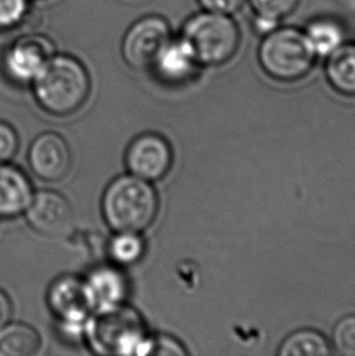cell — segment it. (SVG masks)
Segmentation results:
<instances>
[{"mask_svg": "<svg viewBox=\"0 0 355 356\" xmlns=\"http://www.w3.org/2000/svg\"><path fill=\"white\" fill-rule=\"evenodd\" d=\"M48 304L65 327H82L96 309L87 281L76 276L58 277L49 289Z\"/></svg>", "mask_w": 355, "mask_h": 356, "instance_id": "obj_8", "label": "cell"}, {"mask_svg": "<svg viewBox=\"0 0 355 356\" xmlns=\"http://www.w3.org/2000/svg\"><path fill=\"white\" fill-rule=\"evenodd\" d=\"M325 58L330 87L343 97H355V42H343Z\"/></svg>", "mask_w": 355, "mask_h": 356, "instance_id": "obj_14", "label": "cell"}, {"mask_svg": "<svg viewBox=\"0 0 355 356\" xmlns=\"http://www.w3.org/2000/svg\"><path fill=\"white\" fill-rule=\"evenodd\" d=\"M27 222L36 232L48 237L66 236L72 230L74 214L71 203L61 193H36L26 209Z\"/></svg>", "mask_w": 355, "mask_h": 356, "instance_id": "obj_10", "label": "cell"}, {"mask_svg": "<svg viewBox=\"0 0 355 356\" xmlns=\"http://www.w3.org/2000/svg\"><path fill=\"white\" fill-rule=\"evenodd\" d=\"M29 15V0H0V32L19 27Z\"/></svg>", "mask_w": 355, "mask_h": 356, "instance_id": "obj_21", "label": "cell"}, {"mask_svg": "<svg viewBox=\"0 0 355 356\" xmlns=\"http://www.w3.org/2000/svg\"><path fill=\"white\" fill-rule=\"evenodd\" d=\"M33 195L31 181L19 169L0 163V218H15L26 212Z\"/></svg>", "mask_w": 355, "mask_h": 356, "instance_id": "obj_13", "label": "cell"}, {"mask_svg": "<svg viewBox=\"0 0 355 356\" xmlns=\"http://www.w3.org/2000/svg\"><path fill=\"white\" fill-rule=\"evenodd\" d=\"M40 348V338L26 323H6L0 328V356H32Z\"/></svg>", "mask_w": 355, "mask_h": 356, "instance_id": "obj_16", "label": "cell"}, {"mask_svg": "<svg viewBox=\"0 0 355 356\" xmlns=\"http://www.w3.org/2000/svg\"><path fill=\"white\" fill-rule=\"evenodd\" d=\"M198 67L200 63L187 42L182 37H172L155 58L151 70L164 83L182 84L190 81Z\"/></svg>", "mask_w": 355, "mask_h": 356, "instance_id": "obj_12", "label": "cell"}, {"mask_svg": "<svg viewBox=\"0 0 355 356\" xmlns=\"http://www.w3.org/2000/svg\"><path fill=\"white\" fill-rule=\"evenodd\" d=\"M317 58H326L345 40V29L332 17H317L303 29Z\"/></svg>", "mask_w": 355, "mask_h": 356, "instance_id": "obj_17", "label": "cell"}, {"mask_svg": "<svg viewBox=\"0 0 355 356\" xmlns=\"http://www.w3.org/2000/svg\"><path fill=\"white\" fill-rule=\"evenodd\" d=\"M84 333L89 348L100 355H139L148 339L141 315L123 303L93 312Z\"/></svg>", "mask_w": 355, "mask_h": 356, "instance_id": "obj_2", "label": "cell"}, {"mask_svg": "<svg viewBox=\"0 0 355 356\" xmlns=\"http://www.w3.org/2000/svg\"><path fill=\"white\" fill-rule=\"evenodd\" d=\"M32 86L36 100L44 111L53 116H70L87 102L90 94V76L77 58L55 54Z\"/></svg>", "mask_w": 355, "mask_h": 356, "instance_id": "obj_1", "label": "cell"}, {"mask_svg": "<svg viewBox=\"0 0 355 356\" xmlns=\"http://www.w3.org/2000/svg\"><path fill=\"white\" fill-rule=\"evenodd\" d=\"M332 346L338 354L355 356V315H349L338 321L333 330Z\"/></svg>", "mask_w": 355, "mask_h": 356, "instance_id": "obj_22", "label": "cell"}, {"mask_svg": "<svg viewBox=\"0 0 355 356\" xmlns=\"http://www.w3.org/2000/svg\"><path fill=\"white\" fill-rule=\"evenodd\" d=\"M171 38V26L164 17L145 16L127 31L122 42V56L134 70H151L155 58Z\"/></svg>", "mask_w": 355, "mask_h": 356, "instance_id": "obj_6", "label": "cell"}, {"mask_svg": "<svg viewBox=\"0 0 355 356\" xmlns=\"http://www.w3.org/2000/svg\"><path fill=\"white\" fill-rule=\"evenodd\" d=\"M102 214L116 232L146 230L159 212V197L151 184L132 174L115 179L102 196Z\"/></svg>", "mask_w": 355, "mask_h": 356, "instance_id": "obj_3", "label": "cell"}, {"mask_svg": "<svg viewBox=\"0 0 355 356\" xmlns=\"http://www.w3.org/2000/svg\"><path fill=\"white\" fill-rule=\"evenodd\" d=\"M86 281L95 302L96 308L123 303L128 294L127 277L116 268H97L91 271Z\"/></svg>", "mask_w": 355, "mask_h": 356, "instance_id": "obj_15", "label": "cell"}, {"mask_svg": "<svg viewBox=\"0 0 355 356\" xmlns=\"http://www.w3.org/2000/svg\"><path fill=\"white\" fill-rule=\"evenodd\" d=\"M191 49L200 66H223L235 58L241 31L229 15L202 11L187 19L180 35Z\"/></svg>", "mask_w": 355, "mask_h": 356, "instance_id": "obj_5", "label": "cell"}, {"mask_svg": "<svg viewBox=\"0 0 355 356\" xmlns=\"http://www.w3.org/2000/svg\"><path fill=\"white\" fill-rule=\"evenodd\" d=\"M257 58L268 77L276 82L292 83L312 71L317 56L303 29L276 26L263 34Z\"/></svg>", "mask_w": 355, "mask_h": 356, "instance_id": "obj_4", "label": "cell"}, {"mask_svg": "<svg viewBox=\"0 0 355 356\" xmlns=\"http://www.w3.org/2000/svg\"><path fill=\"white\" fill-rule=\"evenodd\" d=\"M56 54L53 42L43 34H26L10 44L3 56V68L11 82L32 84L42 68Z\"/></svg>", "mask_w": 355, "mask_h": 356, "instance_id": "obj_7", "label": "cell"}, {"mask_svg": "<svg viewBox=\"0 0 355 356\" xmlns=\"http://www.w3.org/2000/svg\"><path fill=\"white\" fill-rule=\"evenodd\" d=\"M331 344L325 336L313 330H301L290 334L278 349L280 356H326Z\"/></svg>", "mask_w": 355, "mask_h": 356, "instance_id": "obj_19", "label": "cell"}, {"mask_svg": "<svg viewBox=\"0 0 355 356\" xmlns=\"http://www.w3.org/2000/svg\"><path fill=\"white\" fill-rule=\"evenodd\" d=\"M13 315V305L10 298L0 289V328L9 323Z\"/></svg>", "mask_w": 355, "mask_h": 356, "instance_id": "obj_26", "label": "cell"}, {"mask_svg": "<svg viewBox=\"0 0 355 356\" xmlns=\"http://www.w3.org/2000/svg\"><path fill=\"white\" fill-rule=\"evenodd\" d=\"M19 149V136L11 125L0 120V163H8Z\"/></svg>", "mask_w": 355, "mask_h": 356, "instance_id": "obj_24", "label": "cell"}, {"mask_svg": "<svg viewBox=\"0 0 355 356\" xmlns=\"http://www.w3.org/2000/svg\"><path fill=\"white\" fill-rule=\"evenodd\" d=\"M201 5L202 10L216 13V14L234 16L237 14L246 4L247 0H197Z\"/></svg>", "mask_w": 355, "mask_h": 356, "instance_id": "obj_25", "label": "cell"}, {"mask_svg": "<svg viewBox=\"0 0 355 356\" xmlns=\"http://www.w3.org/2000/svg\"><path fill=\"white\" fill-rule=\"evenodd\" d=\"M139 355H187V352L177 339L169 336H157L146 339Z\"/></svg>", "mask_w": 355, "mask_h": 356, "instance_id": "obj_23", "label": "cell"}, {"mask_svg": "<svg viewBox=\"0 0 355 356\" xmlns=\"http://www.w3.org/2000/svg\"><path fill=\"white\" fill-rule=\"evenodd\" d=\"M173 152L161 135L146 133L132 141L125 154V164L132 175L146 181H157L168 173Z\"/></svg>", "mask_w": 355, "mask_h": 356, "instance_id": "obj_9", "label": "cell"}, {"mask_svg": "<svg viewBox=\"0 0 355 356\" xmlns=\"http://www.w3.org/2000/svg\"><path fill=\"white\" fill-rule=\"evenodd\" d=\"M109 253L116 264H135L144 255V241L138 232H117L110 242Z\"/></svg>", "mask_w": 355, "mask_h": 356, "instance_id": "obj_20", "label": "cell"}, {"mask_svg": "<svg viewBox=\"0 0 355 356\" xmlns=\"http://www.w3.org/2000/svg\"><path fill=\"white\" fill-rule=\"evenodd\" d=\"M29 167L39 179L56 183L68 177L72 167V154L61 135L47 131L34 139L29 151Z\"/></svg>", "mask_w": 355, "mask_h": 356, "instance_id": "obj_11", "label": "cell"}, {"mask_svg": "<svg viewBox=\"0 0 355 356\" xmlns=\"http://www.w3.org/2000/svg\"><path fill=\"white\" fill-rule=\"evenodd\" d=\"M255 15V27L265 34L297 10L301 0H247Z\"/></svg>", "mask_w": 355, "mask_h": 356, "instance_id": "obj_18", "label": "cell"}]
</instances>
